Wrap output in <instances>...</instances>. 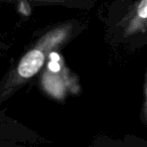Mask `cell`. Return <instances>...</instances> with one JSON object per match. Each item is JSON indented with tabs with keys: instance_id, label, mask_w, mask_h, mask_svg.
<instances>
[{
	"instance_id": "cell-4",
	"label": "cell",
	"mask_w": 147,
	"mask_h": 147,
	"mask_svg": "<svg viewBox=\"0 0 147 147\" xmlns=\"http://www.w3.org/2000/svg\"><path fill=\"white\" fill-rule=\"evenodd\" d=\"M141 114H142V118H143V120H144V122L147 124V71H146V76H145V83H144V101H143L142 111H141Z\"/></svg>"
},
{
	"instance_id": "cell-2",
	"label": "cell",
	"mask_w": 147,
	"mask_h": 147,
	"mask_svg": "<svg viewBox=\"0 0 147 147\" xmlns=\"http://www.w3.org/2000/svg\"><path fill=\"white\" fill-rule=\"evenodd\" d=\"M147 30V0L127 5L120 16L112 22L113 38L126 40Z\"/></svg>"
},
{
	"instance_id": "cell-5",
	"label": "cell",
	"mask_w": 147,
	"mask_h": 147,
	"mask_svg": "<svg viewBox=\"0 0 147 147\" xmlns=\"http://www.w3.org/2000/svg\"><path fill=\"white\" fill-rule=\"evenodd\" d=\"M130 0H115V5H120V6H124V4L128 3Z\"/></svg>"
},
{
	"instance_id": "cell-3",
	"label": "cell",
	"mask_w": 147,
	"mask_h": 147,
	"mask_svg": "<svg viewBox=\"0 0 147 147\" xmlns=\"http://www.w3.org/2000/svg\"><path fill=\"white\" fill-rule=\"evenodd\" d=\"M23 1L33 6H59L74 10L88 11L96 4L97 0H0V2L12 3Z\"/></svg>"
},
{
	"instance_id": "cell-1",
	"label": "cell",
	"mask_w": 147,
	"mask_h": 147,
	"mask_svg": "<svg viewBox=\"0 0 147 147\" xmlns=\"http://www.w3.org/2000/svg\"><path fill=\"white\" fill-rule=\"evenodd\" d=\"M86 28V23L77 18L45 27L0 80V106L30 83L45 69L49 59L73 42Z\"/></svg>"
}]
</instances>
